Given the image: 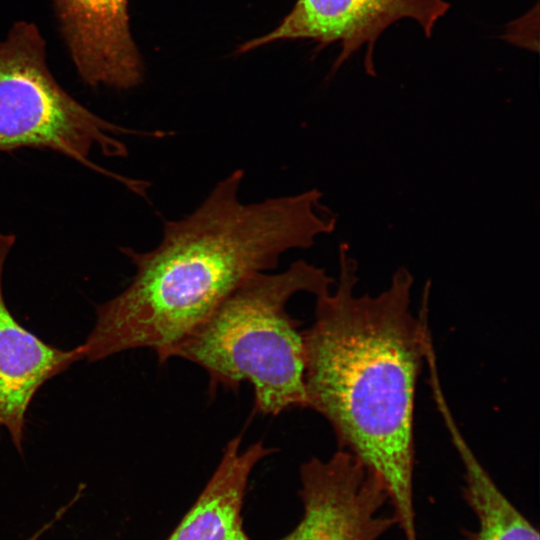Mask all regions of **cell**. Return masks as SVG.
Wrapping results in <instances>:
<instances>
[{"label": "cell", "instance_id": "7", "mask_svg": "<svg viewBox=\"0 0 540 540\" xmlns=\"http://www.w3.org/2000/svg\"><path fill=\"white\" fill-rule=\"evenodd\" d=\"M71 58L84 82L138 85L143 63L131 35L128 0H53Z\"/></svg>", "mask_w": 540, "mask_h": 540}, {"label": "cell", "instance_id": "2", "mask_svg": "<svg viewBox=\"0 0 540 540\" xmlns=\"http://www.w3.org/2000/svg\"><path fill=\"white\" fill-rule=\"evenodd\" d=\"M243 170L218 182L180 220H165L160 243L148 252L121 248L136 267L130 285L101 305L81 345L83 358L150 348L164 364L173 348L251 276L278 266L293 249H308L334 231L337 218L316 188L245 204Z\"/></svg>", "mask_w": 540, "mask_h": 540}, {"label": "cell", "instance_id": "5", "mask_svg": "<svg viewBox=\"0 0 540 540\" xmlns=\"http://www.w3.org/2000/svg\"><path fill=\"white\" fill-rule=\"evenodd\" d=\"M303 514L286 540H385L398 526L379 478L351 453L300 466Z\"/></svg>", "mask_w": 540, "mask_h": 540}, {"label": "cell", "instance_id": "4", "mask_svg": "<svg viewBox=\"0 0 540 540\" xmlns=\"http://www.w3.org/2000/svg\"><path fill=\"white\" fill-rule=\"evenodd\" d=\"M118 134L161 138L171 132L122 128L88 110L51 74L38 27L27 21L14 23L7 37L0 39V151L52 149L143 196L147 182L117 176L89 159L95 145L106 156H126L125 144L115 137Z\"/></svg>", "mask_w": 540, "mask_h": 540}, {"label": "cell", "instance_id": "1", "mask_svg": "<svg viewBox=\"0 0 540 540\" xmlns=\"http://www.w3.org/2000/svg\"><path fill=\"white\" fill-rule=\"evenodd\" d=\"M334 293L316 297L303 331L306 408L330 424L338 449L382 482L405 540H418L414 504V418L418 379L432 341L429 284L411 310L413 277L400 267L376 296H354L357 262L339 247Z\"/></svg>", "mask_w": 540, "mask_h": 540}, {"label": "cell", "instance_id": "8", "mask_svg": "<svg viewBox=\"0 0 540 540\" xmlns=\"http://www.w3.org/2000/svg\"><path fill=\"white\" fill-rule=\"evenodd\" d=\"M15 242L0 233V426L6 427L21 451L25 416L40 387L83 359L81 345L61 350L23 327L8 309L2 291L5 259Z\"/></svg>", "mask_w": 540, "mask_h": 540}, {"label": "cell", "instance_id": "9", "mask_svg": "<svg viewBox=\"0 0 540 540\" xmlns=\"http://www.w3.org/2000/svg\"><path fill=\"white\" fill-rule=\"evenodd\" d=\"M241 441L239 434L226 444L210 479L167 540H252L242 517L246 488L256 465L276 449L260 440L241 450Z\"/></svg>", "mask_w": 540, "mask_h": 540}, {"label": "cell", "instance_id": "6", "mask_svg": "<svg viewBox=\"0 0 540 540\" xmlns=\"http://www.w3.org/2000/svg\"><path fill=\"white\" fill-rule=\"evenodd\" d=\"M449 7L445 0H297L274 30L244 43L239 52L279 40L311 39L319 43L318 48L340 42L342 51L333 69L336 71L365 44V69L374 76V45L387 27L410 18L430 37Z\"/></svg>", "mask_w": 540, "mask_h": 540}, {"label": "cell", "instance_id": "3", "mask_svg": "<svg viewBox=\"0 0 540 540\" xmlns=\"http://www.w3.org/2000/svg\"><path fill=\"white\" fill-rule=\"evenodd\" d=\"M334 283L324 269L305 260L283 272L257 273L180 341L170 358L203 368L210 394L219 386L238 390L249 383L254 407L262 414L306 408L304 335L287 303L299 292L328 293Z\"/></svg>", "mask_w": 540, "mask_h": 540}, {"label": "cell", "instance_id": "10", "mask_svg": "<svg viewBox=\"0 0 540 540\" xmlns=\"http://www.w3.org/2000/svg\"><path fill=\"white\" fill-rule=\"evenodd\" d=\"M463 467V497L471 509L475 529L466 540H539L538 530L495 483L466 441L454 418L444 422Z\"/></svg>", "mask_w": 540, "mask_h": 540}]
</instances>
